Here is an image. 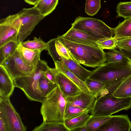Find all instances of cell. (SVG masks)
I'll return each mask as SVG.
<instances>
[{"instance_id": "13", "label": "cell", "mask_w": 131, "mask_h": 131, "mask_svg": "<svg viewBox=\"0 0 131 131\" xmlns=\"http://www.w3.org/2000/svg\"><path fill=\"white\" fill-rule=\"evenodd\" d=\"M66 99L67 102L71 104L87 110L90 112L96 98L90 93L81 91L77 95L68 97Z\"/></svg>"}, {"instance_id": "41", "label": "cell", "mask_w": 131, "mask_h": 131, "mask_svg": "<svg viewBox=\"0 0 131 131\" xmlns=\"http://www.w3.org/2000/svg\"></svg>"}, {"instance_id": "10", "label": "cell", "mask_w": 131, "mask_h": 131, "mask_svg": "<svg viewBox=\"0 0 131 131\" xmlns=\"http://www.w3.org/2000/svg\"><path fill=\"white\" fill-rule=\"evenodd\" d=\"M131 122L128 116L121 115L111 116L108 120L97 131H129Z\"/></svg>"}, {"instance_id": "36", "label": "cell", "mask_w": 131, "mask_h": 131, "mask_svg": "<svg viewBox=\"0 0 131 131\" xmlns=\"http://www.w3.org/2000/svg\"><path fill=\"white\" fill-rule=\"evenodd\" d=\"M115 48L131 50V37L117 40Z\"/></svg>"}, {"instance_id": "6", "label": "cell", "mask_w": 131, "mask_h": 131, "mask_svg": "<svg viewBox=\"0 0 131 131\" xmlns=\"http://www.w3.org/2000/svg\"><path fill=\"white\" fill-rule=\"evenodd\" d=\"M131 108V97L118 98L113 95H105L96 98L90 112L93 116H110L122 110Z\"/></svg>"}, {"instance_id": "19", "label": "cell", "mask_w": 131, "mask_h": 131, "mask_svg": "<svg viewBox=\"0 0 131 131\" xmlns=\"http://www.w3.org/2000/svg\"><path fill=\"white\" fill-rule=\"evenodd\" d=\"M18 34V31L15 28L8 25L0 24V47L11 41L17 42Z\"/></svg>"}, {"instance_id": "29", "label": "cell", "mask_w": 131, "mask_h": 131, "mask_svg": "<svg viewBox=\"0 0 131 131\" xmlns=\"http://www.w3.org/2000/svg\"><path fill=\"white\" fill-rule=\"evenodd\" d=\"M23 47L29 49L37 50L41 52L47 48V43L44 42L40 37H35L32 40H28L20 43Z\"/></svg>"}, {"instance_id": "37", "label": "cell", "mask_w": 131, "mask_h": 131, "mask_svg": "<svg viewBox=\"0 0 131 131\" xmlns=\"http://www.w3.org/2000/svg\"><path fill=\"white\" fill-rule=\"evenodd\" d=\"M59 72L56 68L50 67L44 72L43 75L49 80L52 82L56 83V79Z\"/></svg>"}, {"instance_id": "15", "label": "cell", "mask_w": 131, "mask_h": 131, "mask_svg": "<svg viewBox=\"0 0 131 131\" xmlns=\"http://www.w3.org/2000/svg\"><path fill=\"white\" fill-rule=\"evenodd\" d=\"M15 87L13 79L4 67L0 65V97L10 98Z\"/></svg>"}, {"instance_id": "24", "label": "cell", "mask_w": 131, "mask_h": 131, "mask_svg": "<svg viewBox=\"0 0 131 131\" xmlns=\"http://www.w3.org/2000/svg\"><path fill=\"white\" fill-rule=\"evenodd\" d=\"M58 2V0H40L34 6L45 17L55 9Z\"/></svg>"}, {"instance_id": "26", "label": "cell", "mask_w": 131, "mask_h": 131, "mask_svg": "<svg viewBox=\"0 0 131 131\" xmlns=\"http://www.w3.org/2000/svg\"><path fill=\"white\" fill-rule=\"evenodd\" d=\"M110 116L91 115L85 124L88 131H97L108 120Z\"/></svg>"}, {"instance_id": "14", "label": "cell", "mask_w": 131, "mask_h": 131, "mask_svg": "<svg viewBox=\"0 0 131 131\" xmlns=\"http://www.w3.org/2000/svg\"><path fill=\"white\" fill-rule=\"evenodd\" d=\"M56 83L66 98L77 95L81 91L74 83L60 72L56 77Z\"/></svg>"}, {"instance_id": "1", "label": "cell", "mask_w": 131, "mask_h": 131, "mask_svg": "<svg viewBox=\"0 0 131 131\" xmlns=\"http://www.w3.org/2000/svg\"><path fill=\"white\" fill-rule=\"evenodd\" d=\"M131 75V62H106L91 71L89 78L104 83L105 95H113L117 88Z\"/></svg>"}, {"instance_id": "27", "label": "cell", "mask_w": 131, "mask_h": 131, "mask_svg": "<svg viewBox=\"0 0 131 131\" xmlns=\"http://www.w3.org/2000/svg\"><path fill=\"white\" fill-rule=\"evenodd\" d=\"M113 95L118 98L131 97V75L121 83Z\"/></svg>"}, {"instance_id": "17", "label": "cell", "mask_w": 131, "mask_h": 131, "mask_svg": "<svg viewBox=\"0 0 131 131\" xmlns=\"http://www.w3.org/2000/svg\"><path fill=\"white\" fill-rule=\"evenodd\" d=\"M56 68L59 72L63 74L74 83L81 91L90 93L85 82L78 78L64 65L61 61L54 62Z\"/></svg>"}, {"instance_id": "7", "label": "cell", "mask_w": 131, "mask_h": 131, "mask_svg": "<svg viewBox=\"0 0 131 131\" xmlns=\"http://www.w3.org/2000/svg\"><path fill=\"white\" fill-rule=\"evenodd\" d=\"M21 22L17 42L19 44L29 35L45 17L34 6L24 8L17 13Z\"/></svg>"}, {"instance_id": "38", "label": "cell", "mask_w": 131, "mask_h": 131, "mask_svg": "<svg viewBox=\"0 0 131 131\" xmlns=\"http://www.w3.org/2000/svg\"><path fill=\"white\" fill-rule=\"evenodd\" d=\"M0 131H8L6 124L2 117L0 116Z\"/></svg>"}, {"instance_id": "20", "label": "cell", "mask_w": 131, "mask_h": 131, "mask_svg": "<svg viewBox=\"0 0 131 131\" xmlns=\"http://www.w3.org/2000/svg\"><path fill=\"white\" fill-rule=\"evenodd\" d=\"M114 36L116 40L131 37V18L125 19L114 28Z\"/></svg>"}, {"instance_id": "33", "label": "cell", "mask_w": 131, "mask_h": 131, "mask_svg": "<svg viewBox=\"0 0 131 131\" xmlns=\"http://www.w3.org/2000/svg\"><path fill=\"white\" fill-rule=\"evenodd\" d=\"M100 0H86L85 12L89 16L96 14L101 7Z\"/></svg>"}, {"instance_id": "9", "label": "cell", "mask_w": 131, "mask_h": 131, "mask_svg": "<svg viewBox=\"0 0 131 131\" xmlns=\"http://www.w3.org/2000/svg\"><path fill=\"white\" fill-rule=\"evenodd\" d=\"M1 65L13 79L30 75L36 67L29 66L24 62L19 54L18 48Z\"/></svg>"}, {"instance_id": "3", "label": "cell", "mask_w": 131, "mask_h": 131, "mask_svg": "<svg viewBox=\"0 0 131 131\" xmlns=\"http://www.w3.org/2000/svg\"><path fill=\"white\" fill-rule=\"evenodd\" d=\"M49 68L47 61L40 59L30 75L13 79L15 87L21 89L30 101L42 103L46 99L39 92V82L44 72Z\"/></svg>"}, {"instance_id": "25", "label": "cell", "mask_w": 131, "mask_h": 131, "mask_svg": "<svg viewBox=\"0 0 131 131\" xmlns=\"http://www.w3.org/2000/svg\"><path fill=\"white\" fill-rule=\"evenodd\" d=\"M33 131H69L64 123L54 122H45L35 127Z\"/></svg>"}, {"instance_id": "28", "label": "cell", "mask_w": 131, "mask_h": 131, "mask_svg": "<svg viewBox=\"0 0 131 131\" xmlns=\"http://www.w3.org/2000/svg\"><path fill=\"white\" fill-rule=\"evenodd\" d=\"M19 45L17 42L12 41L0 47V65H2L5 59L15 52Z\"/></svg>"}, {"instance_id": "16", "label": "cell", "mask_w": 131, "mask_h": 131, "mask_svg": "<svg viewBox=\"0 0 131 131\" xmlns=\"http://www.w3.org/2000/svg\"><path fill=\"white\" fill-rule=\"evenodd\" d=\"M18 49L20 57L29 66H36L40 60L41 51L25 48L20 43Z\"/></svg>"}, {"instance_id": "5", "label": "cell", "mask_w": 131, "mask_h": 131, "mask_svg": "<svg viewBox=\"0 0 131 131\" xmlns=\"http://www.w3.org/2000/svg\"><path fill=\"white\" fill-rule=\"evenodd\" d=\"M71 25L74 28L90 36L95 41L111 38L114 35V28L108 26L102 21L94 18L79 16L75 18Z\"/></svg>"}, {"instance_id": "11", "label": "cell", "mask_w": 131, "mask_h": 131, "mask_svg": "<svg viewBox=\"0 0 131 131\" xmlns=\"http://www.w3.org/2000/svg\"><path fill=\"white\" fill-rule=\"evenodd\" d=\"M47 44L46 50L54 62L61 61L62 57L73 59L68 49L57 37L50 39Z\"/></svg>"}, {"instance_id": "8", "label": "cell", "mask_w": 131, "mask_h": 131, "mask_svg": "<svg viewBox=\"0 0 131 131\" xmlns=\"http://www.w3.org/2000/svg\"><path fill=\"white\" fill-rule=\"evenodd\" d=\"M0 116L4 120L8 131H26L19 114L11 103L10 98L0 97Z\"/></svg>"}, {"instance_id": "34", "label": "cell", "mask_w": 131, "mask_h": 131, "mask_svg": "<svg viewBox=\"0 0 131 131\" xmlns=\"http://www.w3.org/2000/svg\"><path fill=\"white\" fill-rule=\"evenodd\" d=\"M0 24L6 25L11 26L19 30L21 22L17 13L10 15L7 17L1 19Z\"/></svg>"}, {"instance_id": "32", "label": "cell", "mask_w": 131, "mask_h": 131, "mask_svg": "<svg viewBox=\"0 0 131 131\" xmlns=\"http://www.w3.org/2000/svg\"><path fill=\"white\" fill-rule=\"evenodd\" d=\"M116 12L117 17L125 19L131 18V1L119 3L116 7Z\"/></svg>"}, {"instance_id": "22", "label": "cell", "mask_w": 131, "mask_h": 131, "mask_svg": "<svg viewBox=\"0 0 131 131\" xmlns=\"http://www.w3.org/2000/svg\"><path fill=\"white\" fill-rule=\"evenodd\" d=\"M85 82L91 93L96 98L104 95L105 87L104 83L89 78Z\"/></svg>"}, {"instance_id": "21", "label": "cell", "mask_w": 131, "mask_h": 131, "mask_svg": "<svg viewBox=\"0 0 131 131\" xmlns=\"http://www.w3.org/2000/svg\"><path fill=\"white\" fill-rule=\"evenodd\" d=\"M91 116L88 113H83L71 119H65L64 124L69 131L85 125Z\"/></svg>"}, {"instance_id": "30", "label": "cell", "mask_w": 131, "mask_h": 131, "mask_svg": "<svg viewBox=\"0 0 131 131\" xmlns=\"http://www.w3.org/2000/svg\"><path fill=\"white\" fill-rule=\"evenodd\" d=\"M89 111L79 107L72 105L67 102L64 112V120L73 118Z\"/></svg>"}, {"instance_id": "12", "label": "cell", "mask_w": 131, "mask_h": 131, "mask_svg": "<svg viewBox=\"0 0 131 131\" xmlns=\"http://www.w3.org/2000/svg\"><path fill=\"white\" fill-rule=\"evenodd\" d=\"M60 37L76 43L99 47L93 38L86 33L71 27Z\"/></svg>"}, {"instance_id": "35", "label": "cell", "mask_w": 131, "mask_h": 131, "mask_svg": "<svg viewBox=\"0 0 131 131\" xmlns=\"http://www.w3.org/2000/svg\"><path fill=\"white\" fill-rule=\"evenodd\" d=\"M117 40L113 37L110 38L98 40L95 42L99 47L102 50H110L116 48Z\"/></svg>"}, {"instance_id": "31", "label": "cell", "mask_w": 131, "mask_h": 131, "mask_svg": "<svg viewBox=\"0 0 131 131\" xmlns=\"http://www.w3.org/2000/svg\"><path fill=\"white\" fill-rule=\"evenodd\" d=\"M109 50L105 52L106 62H125L129 60L120 50L115 48Z\"/></svg>"}, {"instance_id": "18", "label": "cell", "mask_w": 131, "mask_h": 131, "mask_svg": "<svg viewBox=\"0 0 131 131\" xmlns=\"http://www.w3.org/2000/svg\"><path fill=\"white\" fill-rule=\"evenodd\" d=\"M62 58V61L67 67L79 79L85 82L91 71L84 68L73 59H67L63 57Z\"/></svg>"}, {"instance_id": "39", "label": "cell", "mask_w": 131, "mask_h": 131, "mask_svg": "<svg viewBox=\"0 0 131 131\" xmlns=\"http://www.w3.org/2000/svg\"><path fill=\"white\" fill-rule=\"evenodd\" d=\"M40 0H24L27 3L31 5H36Z\"/></svg>"}, {"instance_id": "4", "label": "cell", "mask_w": 131, "mask_h": 131, "mask_svg": "<svg viewBox=\"0 0 131 131\" xmlns=\"http://www.w3.org/2000/svg\"><path fill=\"white\" fill-rule=\"evenodd\" d=\"M67 102L58 86L42 103L40 112L43 122L64 123V116Z\"/></svg>"}, {"instance_id": "2", "label": "cell", "mask_w": 131, "mask_h": 131, "mask_svg": "<svg viewBox=\"0 0 131 131\" xmlns=\"http://www.w3.org/2000/svg\"><path fill=\"white\" fill-rule=\"evenodd\" d=\"M57 37L68 49L73 59L78 63L95 68L106 62L105 52L99 47L73 42L59 36Z\"/></svg>"}, {"instance_id": "40", "label": "cell", "mask_w": 131, "mask_h": 131, "mask_svg": "<svg viewBox=\"0 0 131 131\" xmlns=\"http://www.w3.org/2000/svg\"><path fill=\"white\" fill-rule=\"evenodd\" d=\"M72 131H88L85 125L73 129Z\"/></svg>"}, {"instance_id": "23", "label": "cell", "mask_w": 131, "mask_h": 131, "mask_svg": "<svg viewBox=\"0 0 131 131\" xmlns=\"http://www.w3.org/2000/svg\"><path fill=\"white\" fill-rule=\"evenodd\" d=\"M58 86L56 83L51 82L44 75L40 78L39 82V89L42 96L46 98Z\"/></svg>"}]
</instances>
